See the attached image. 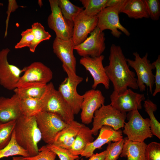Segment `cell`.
<instances>
[{
    "label": "cell",
    "instance_id": "7c38bea8",
    "mask_svg": "<svg viewBox=\"0 0 160 160\" xmlns=\"http://www.w3.org/2000/svg\"><path fill=\"white\" fill-rule=\"evenodd\" d=\"M90 34L83 42L74 47V49L82 57H99L105 49V39L103 31L97 27Z\"/></svg>",
    "mask_w": 160,
    "mask_h": 160
},
{
    "label": "cell",
    "instance_id": "52a82bcc",
    "mask_svg": "<svg viewBox=\"0 0 160 160\" xmlns=\"http://www.w3.org/2000/svg\"><path fill=\"white\" fill-rule=\"evenodd\" d=\"M127 118L128 121L125 123L123 132L127 135L128 140L143 142L153 137L149 119L143 118L138 110L129 112Z\"/></svg>",
    "mask_w": 160,
    "mask_h": 160
},
{
    "label": "cell",
    "instance_id": "4316f807",
    "mask_svg": "<svg viewBox=\"0 0 160 160\" xmlns=\"http://www.w3.org/2000/svg\"><path fill=\"white\" fill-rule=\"evenodd\" d=\"M16 155L24 157L29 156L27 151L21 147L16 141L14 130L9 143L4 148L0 149V159Z\"/></svg>",
    "mask_w": 160,
    "mask_h": 160
},
{
    "label": "cell",
    "instance_id": "277c9868",
    "mask_svg": "<svg viewBox=\"0 0 160 160\" xmlns=\"http://www.w3.org/2000/svg\"><path fill=\"white\" fill-rule=\"evenodd\" d=\"M62 67L67 77L60 84L58 90L71 108L74 114H77L81 111L83 96L78 93L77 88L83 79L68 67L63 65Z\"/></svg>",
    "mask_w": 160,
    "mask_h": 160
},
{
    "label": "cell",
    "instance_id": "1f68e13d",
    "mask_svg": "<svg viewBox=\"0 0 160 160\" xmlns=\"http://www.w3.org/2000/svg\"><path fill=\"white\" fill-rule=\"evenodd\" d=\"M16 120L6 122H0V149L4 148L9 142L15 129Z\"/></svg>",
    "mask_w": 160,
    "mask_h": 160
},
{
    "label": "cell",
    "instance_id": "e575fe53",
    "mask_svg": "<svg viewBox=\"0 0 160 160\" xmlns=\"http://www.w3.org/2000/svg\"><path fill=\"white\" fill-rule=\"evenodd\" d=\"M46 145L58 156L60 160H74L79 158V156L73 155L68 150L55 144H47Z\"/></svg>",
    "mask_w": 160,
    "mask_h": 160
},
{
    "label": "cell",
    "instance_id": "ab89813d",
    "mask_svg": "<svg viewBox=\"0 0 160 160\" xmlns=\"http://www.w3.org/2000/svg\"><path fill=\"white\" fill-rule=\"evenodd\" d=\"M106 151L105 150L99 153H94L88 160H105Z\"/></svg>",
    "mask_w": 160,
    "mask_h": 160
},
{
    "label": "cell",
    "instance_id": "4fadbf2b",
    "mask_svg": "<svg viewBox=\"0 0 160 160\" xmlns=\"http://www.w3.org/2000/svg\"><path fill=\"white\" fill-rule=\"evenodd\" d=\"M112 106L122 112L126 113L142 109L141 102L145 99L143 94H140L127 89L124 92L118 94L113 91L110 96Z\"/></svg>",
    "mask_w": 160,
    "mask_h": 160
},
{
    "label": "cell",
    "instance_id": "ba28073f",
    "mask_svg": "<svg viewBox=\"0 0 160 160\" xmlns=\"http://www.w3.org/2000/svg\"><path fill=\"white\" fill-rule=\"evenodd\" d=\"M134 60L127 59L129 66L135 70L137 76V83L140 90L143 92L145 90L146 86L148 87L149 92L152 94L153 88L154 84V75L153 70L155 67L148 59V54L146 53L141 57L139 53L135 52L133 53Z\"/></svg>",
    "mask_w": 160,
    "mask_h": 160
},
{
    "label": "cell",
    "instance_id": "f35d334b",
    "mask_svg": "<svg viewBox=\"0 0 160 160\" xmlns=\"http://www.w3.org/2000/svg\"><path fill=\"white\" fill-rule=\"evenodd\" d=\"M152 64L156 69V73L154 75V84L155 88L154 92L152 93L153 96L154 97L158 93L160 92V55H158L157 59Z\"/></svg>",
    "mask_w": 160,
    "mask_h": 160
},
{
    "label": "cell",
    "instance_id": "2e32d148",
    "mask_svg": "<svg viewBox=\"0 0 160 160\" xmlns=\"http://www.w3.org/2000/svg\"><path fill=\"white\" fill-rule=\"evenodd\" d=\"M83 10L73 21V28L72 40L74 46L83 42L87 38L88 35L97 26V15L88 16L84 14Z\"/></svg>",
    "mask_w": 160,
    "mask_h": 160
},
{
    "label": "cell",
    "instance_id": "b9f144b4",
    "mask_svg": "<svg viewBox=\"0 0 160 160\" xmlns=\"http://www.w3.org/2000/svg\"><path fill=\"white\" fill-rule=\"evenodd\" d=\"M12 160H28L25 157L22 156H14L12 157Z\"/></svg>",
    "mask_w": 160,
    "mask_h": 160
},
{
    "label": "cell",
    "instance_id": "60d3db41",
    "mask_svg": "<svg viewBox=\"0 0 160 160\" xmlns=\"http://www.w3.org/2000/svg\"><path fill=\"white\" fill-rule=\"evenodd\" d=\"M121 0H108L107 4V7H110L115 5L119 3Z\"/></svg>",
    "mask_w": 160,
    "mask_h": 160
},
{
    "label": "cell",
    "instance_id": "4dcf8cb0",
    "mask_svg": "<svg viewBox=\"0 0 160 160\" xmlns=\"http://www.w3.org/2000/svg\"><path fill=\"white\" fill-rule=\"evenodd\" d=\"M85 9V14L89 16L97 15L104 8L107 7L108 0H80Z\"/></svg>",
    "mask_w": 160,
    "mask_h": 160
},
{
    "label": "cell",
    "instance_id": "8fae6325",
    "mask_svg": "<svg viewBox=\"0 0 160 160\" xmlns=\"http://www.w3.org/2000/svg\"><path fill=\"white\" fill-rule=\"evenodd\" d=\"M10 51L8 48L0 51V84L7 90H13L16 88L21 74L25 71V67L21 69L9 63L7 56Z\"/></svg>",
    "mask_w": 160,
    "mask_h": 160
},
{
    "label": "cell",
    "instance_id": "f1b7e54d",
    "mask_svg": "<svg viewBox=\"0 0 160 160\" xmlns=\"http://www.w3.org/2000/svg\"><path fill=\"white\" fill-rule=\"evenodd\" d=\"M31 28L33 33L34 38L29 48L31 52H34L39 44L43 41L49 39L51 36L48 32L45 31L42 25L38 22L33 23L31 25Z\"/></svg>",
    "mask_w": 160,
    "mask_h": 160
},
{
    "label": "cell",
    "instance_id": "d6a6232c",
    "mask_svg": "<svg viewBox=\"0 0 160 160\" xmlns=\"http://www.w3.org/2000/svg\"><path fill=\"white\" fill-rule=\"evenodd\" d=\"M124 143V139L122 138L118 141L108 143L105 150V160H117L121 153Z\"/></svg>",
    "mask_w": 160,
    "mask_h": 160
},
{
    "label": "cell",
    "instance_id": "9c48e42d",
    "mask_svg": "<svg viewBox=\"0 0 160 160\" xmlns=\"http://www.w3.org/2000/svg\"><path fill=\"white\" fill-rule=\"evenodd\" d=\"M35 116L42 139L48 145L53 144L57 135L68 124L57 115L50 113L41 111Z\"/></svg>",
    "mask_w": 160,
    "mask_h": 160
},
{
    "label": "cell",
    "instance_id": "d6986e66",
    "mask_svg": "<svg viewBox=\"0 0 160 160\" xmlns=\"http://www.w3.org/2000/svg\"><path fill=\"white\" fill-rule=\"evenodd\" d=\"M74 46L72 38L63 40L56 37L53 43V52L66 66L76 72V60L73 53Z\"/></svg>",
    "mask_w": 160,
    "mask_h": 160
},
{
    "label": "cell",
    "instance_id": "ffe728a7",
    "mask_svg": "<svg viewBox=\"0 0 160 160\" xmlns=\"http://www.w3.org/2000/svg\"><path fill=\"white\" fill-rule=\"evenodd\" d=\"M20 101V98L15 94L10 97H0V122L17 120L22 115Z\"/></svg>",
    "mask_w": 160,
    "mask_h": 160
},
{
    "label": "cell",
    "instance_id": "7a4b0ae2",
    "mask_svg": "<svg viewBox=\"0 0 160 160\" xmlns=\"http://www.w3.org/2000/svg\"><path fill=\"white\" fill-rule=\"evenodd\" d=\"M14 133L17 143L27 151L30 157L38 153V144L42 137L35 116L20 117L16 120Z\"/></svg>",
    "mask_w": 160,
    "mask_h": 160
},
{
    "label": "cell",
    "instance_id": "603a6c76",
    "mask_svg": "<svg viewBox=\"0 0 160 160\" xmlns=\"http://www.w3.org/2000/svg\"><path fill=\"white\" fill-rule=\"evenodd\" d=\"M91 129L84 124L69 151L74 156L80 155L87 146L93 141L94 138Z\"/></svg>",
    "mask_w": 160,
    "mask_h": 160
},
{
    "label": "cell",
    "instance_id": "7402d4cb",
    "mask_svg": "<svg viewBox=\"0 0 160 160\" xmlns=\"http://www.w3.org/2000/svg\"><path fill=\"white\" fill-rule=\"evenodd\" d=\"M124 139L121 157L127 158V160H146L145 151L147 144L145 143L130 141L127 137Z\"/></svg>",
    "mask_w": 160,
    "mask_h": 160
},
{
    "label": "cell",
    "instance_id": "6da1fadb",
    "mask_svg": "<svg viewBox=\"0 0 160 160\" xmlns=\"http://www.w3.org/2000/svg\"><path fill=\"white\" fill-rule=\"evenodd\" d=\"M121 47L114 44L111 46L109 64L104 67L107 76L113 84V91L124 92L128 87L138 89L135 74L129 69Z\"/></svg>",
    "mask_w": 160,
    "mask_h": 160
},
{
    "label": "cell",
    "instance_id": "8d00e7d4",
    "mask_svg": "<svg viewBox=\"0 0 160 160\" xmlns=\"http://www.w3.org/2000/svg\"><path fill=\"white\" fill-rule=\"evenodd\" d=\"M36 155L25 157L28 160H55L56 155L48 148L46 145L39 149Z\"/></svg>",
    "mask_w": 160,
    "mask_h": 160
},
{
    "label": "cell",
    "instance_id": "ac0fdd59",
    "mask_svg": "<svg viewBox=\"0 0 160 160\" xmlns=\"http://www.w3.org/2000/svg\"><path fill=\"white\" fill-rule=\"evenodd\" d=\"M100 130L97 138L87 146L80 155L81 156L89 158L94 153L96 149H100L105 144L123 138L122 132L120 129L116 131L110 127L104 126Z\"/></svg>",
    "mask_w": 160,
    "mask_h": 160
},
{
    "label": "cell",
    "instance_id": "d590c367",
    "mask_svg": "<svg viewBox=\"0 0 160 160\" xmlns=\"http://www.w3.org/2000/svg\"><path fill=\"white\" fill-rule=\"evenodd\" d=\"M145 157L146 160H160V143L153 142L147 145Z\"/></svg>",
    "mask_w": 160,
    "mask_h": 160
},
{
    "label": "cell",
    "instance_id": "e0dca14e",
    "mask_svg": "<svg viewBox=\"0 0 160 160\" xmlns=\"http://www.w3.org/2000/svg\"><path fill=\"white\" fill-rule=\"evenodd\" d=\"M25 67V71L20 77L16 88L28 82L47 84L53 78V73L51 69L41 62H34Z\"/></svg>",
    "mask_w": 160,
    "mask_h": 160
},
{
    "label": "cell",
    "instance_id": "8992f818",
    "mask_svg": "<svg viewBox=\"0 0 160 160\" xmlns=\"http://www.w3.org/2000/svg\"><path fill=\"white\" fill-rule=\"evenodd\" d=\"M126 0H121L117 4L106 7L103 9L97 15V27L103 31L106 30L111 31V33L114 37L119 38L122 33L129 36V31L120 23L119 15L121 8Z\"/></svg>",
    "mask_w": 160,
    "mask_h": 160
},
{
    "label": "cell",
    "instance_id": "44dd1931",
    "mask_svg": "<svg viewBox=\"0 0 160 160\" xmlns=\"http://www.w3.org/2000/svg\"><path fill=\"white\" fill-rule=\"evenodd\" d=\"M83 124L74 120L73 121L58 132L55 137L53 144L70 150Z\"/></svg>",
    "mask_w": 160,
    "mask_h": 160
},
{
    "label": "cell",
    "instance_id": "7bdbcfd3",
    "mask_svg": "<svg viewBox=\"0 0 160 160\" xmlns=\"http://www.w3.org/2000/svg\"><path fill=\"white\" fill-rule=\"evenodd\" d=\"M3 6V3L0 2V7Z\"/></svg>",
    "mask_w": 160,
    "mask_h": 160
},
{
    "label": "cell",
    "instance_id": "30bf717a",
    "mask_svg": "<svg viewBox=\"0 0 160 160\" xmlns=\"http://www.w3.org/2000/svg\"><path fill=\"white\" fill-rule=\"evenodd\" d=\"M51 13L47 18L49 27L55 33L56 37L68 40L72 37L73 23L65 19L58 5L57 0H49Z\"/></svg>",
    "mask_w": 160,
    "mask_h": 160
},
{
    "label": "cell",
    "instance_id": "484cf974",
    "mask_svg": "<svg viewBox=\"0 0 160 160\" xmlns=\"http://www.w3.org/2000/svg\"><path fill=\"white\" fill-rule=\"evenodd\" d=\"M41 98L28 97L20 99V107L22 115L26 116H35L42 111Z\"/></svg>",
    "mask_w": 160,
    "mask_h": 160
},
{
    "label": "cell",
    "instance_id": "3957f363",
    "mask_svg": "<svg viewBox=\"0 0 160 160\" xmlns=\"http://www.w3.org/2000/svg\"><path fill=\"white\" fill-rule=\"evenodd\" d=\"M41 98V111L55 114L68 124L74 120V114L72 109L59 91L55 89L52 82L47 84Z\"/></svg>",
    "mask_w": 160,
    "mask_h": 160
},
{
    "label": "cell",
    "instance_id": "83f0119b",
    "mask_svg": "<svg viewBox=\"0 0 160 160\" xmlns=\"http://www.w3.org/2000/svg\"><path fill=\"white\" fill-rule=\"evenodd\" d=\"M143 106L145 111L150 117V127L151 132L153 135L160 139V123L156 119L154 113L157 109V106L149 99L144 101Z\"/></svg>",
    "mask_w": 160,
    "mask_h": 160
},
{
    "label": "cell",
    "instance_id": "cb8c5ba5",
    "mask_svg": "<svg viewBox=\"0 0 160 160\" xmlns=\"http://www.w3.org/2000/svg\"><path fill=\"white\" fill-rule=\"evenodd\" d=\"M47 84L36 82L24 84L13 90L20 99L28 97L40 98L44 92Z\"/></svg>",
    "mask_w": 160,
    "mask_h": 160
},
{
    "label": "cell",
    "instance_id": "74e56055",
    "mask_svg": "<svg viewBox=\"0 0 160 160\" xmlns=\"http://www.w3.org/2000/svg\"><path fill=\"white\" fill-rule=\"evenodd\" d=\"M21 36L20 40L15 47L16 49H21L25 47H29L33 40L34 34L31 28L27 29L23 31Z\"/></svg>",
    "mask_w": 160,
    "mask_h": 160
},
{
    "label": "cell",
    "instance_id": "9a60e30c",
    "mask_svg": "<svg viewBox=\"0 0 160 160\" xmlns=\"http://www.w3.org/2000/svg\"><path fill=\"white\" fill-rule=\"evenodd\" d=\"M104 56L101 55L98 57H81L80 63L88 71L92 76L94 82L92 89H95L99 84H103L105 88L108 89L110 87V81L106 74L103 61Z\"/></svg>",
    "mask_w": 160,
    "mask_h": 160
},
{
    "label": "cell",
    "instance_id": "5bb4252c",
    "mask_svg": "<svg viewBox=\"0 0 160 160\" xmlns=\"http://www.w3.org/2000/svg\"><path fill=\"white\" fill-rule=\"evenodd\" d=\"M81 119L83 123L88 124L92 121L95 112L104 104L105 97L99 90L92 89L83 95Z\"/></svg>",
    "mask_w": 160,
    "mask_h": 160
},
{
    "label": "cell",
    "instance_id": "5b68a950",
    "mask_svg": "<svg viewBox=\"0 0 160 160\" xmlns=\"http://www.w3.org/2000/svg\"><path fill=\"white\" fill-rule=\"evenodd\" d=\"M126 118V113L118 110L110 104H104L94 113L91 129L93 135H97L99 130L104 126L118 130L124 127Z\"/></svg>",
    "mask_w": 160,
    "mask_h": 160
},
{
    "label": "cell",
    "instance_id": "ee69618b",
    "mask_svg": "<svg viewBox=\"0 0 160 160\" xmlns=\"http://www.w3.org/2000/svg\"><path fill=\"white\" fill-rule=\"evenodd\" d=\"M74 160H84L83 159H76Z\"/></svg>",
    "mask_w": 160,
    "mask_h": 160
},
{
    "label": "cell",
    "instance_id": "f546056e",
    "mask_svg": "<svg viewBox=\"0 0 160 160\" xmlns=\"http://www.w3.org/2000/svg\"><path fill=\"white\" fill-rule=\"evenodd\" d=\"M58 5L61 12L66 19L73 21L74 19L84 10L73 4L68 0H57Z\"/></svg>",
    "mask_w": 160,
    "mask_h": 160
},
{
    "label": "cell",
    "instance_id": "d4e9b609",
    "mask_svg": "<svg viewBox=\"0 0 160 160\" xmlns=\"http://www.w3.org/2000/svg\"><path fill=\"white\" fill-rule=\"evenodd\" d=\"M121 13L136 19L149 18L144 0H126Z\"/></svg>",
    "mask_w": 160,
    "mask_h": 160
},
{
    "label": "cell",
    "instance_id": "836d02e7",
    "mask_svg": "<svg viewBox=\"0 0 160 160\" xmlns=\"http://www.w3.org/2000/svg\"><path fill=\"white\" fill-rule=\"evenodd\" d=\"M149 18L154 21L158 20L160 16V1L144 0Z\"/></svg>",
    "mask_w": 160,
    "mask_h": 160
}]
</instances>
